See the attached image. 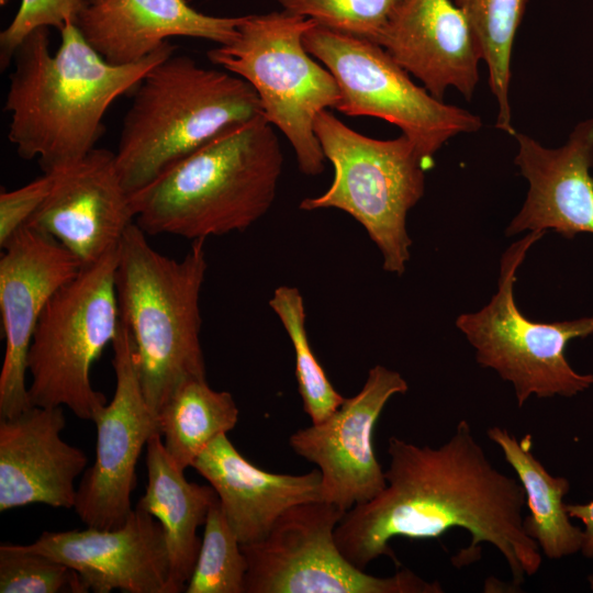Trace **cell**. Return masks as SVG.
I'll list each match as a JSON object with an SVG mask.
<instances>
[{
    "mask_svg": "<svg viewBox=\"0 0 593 593\" xmlns=\"http://www.w3.org/2000/svg\"><path fill=\"white\" fill-rule=\"evenodd\" d=\"M398 1L278 0L287 12L311 19L321 26L376 43Z\"/></svg>",
    "mask_w": 593,
    "mask_h": 593,
    "instance_id": "obj_29",
    "label": "cell"
},
{
    "mask_svg": "<svg viewBox=\"0 0 593 593\" xmlns=\"http://www.w3.org/2000/svg\"><path fill=\"white\" fill-rule=\"evenodd\" d=\"M88 0H21L11 22L0 33V66L5 69L24 38L41 27L60 31L75 23Z\"/></svg>",
    "mask_w": 593,
    "mask_h": 593,
    "instance_id": "obj_30",
    "label": "cell"
},
{
    "mask_svg": "<svg viewBox=\"0 0 593 593\" xmlns=\"http://www.w3.org/2000/svg\"><path fill=\"white\" fill-rule=\"evenodd\" d=\"M247 572L242 544L228 525L219 497L212 503L187 593H244Z\"/></svg>",
    "mask_w": 593,
    "mask_h": 593,
    "instance_id": "obj_27",
    "label": "cell"
},
{
    "mask_svg": "<svg viewBox=\"0 0 593 593\" xmlns=\"http://www.w3.org/2000/svg\"><path fill=\"white\" fill-rule=\"evenodd\" d=\"M53 174L0 193V246L24 227L46 200L53 186Z\"/></svg>",
    "mask_w": 593,
    "mask_h": 593,
    "instance_id": "obj_31",
    "label": "cell"
},
{
    "mask_svg": "<svg viewBox=\"0 0 593 593\" xmlns=\"http://www.w3.org/2000/svg\"><path fill=\"white\" fill-rule=\"evenodd\" d=\"M133 92L115 152L130 193L225 130L264 115L247 81L175 53L155 65Z\"/></svg>",
    "mask_w": 593,
    "mask_h": 593,
    "instance_id": "obj_5",
    "label": "cell"
},
{
    "mask_svg": "<svg viewBox=\"0 0 593 593\" xmlns=\"http://www.w3.org/2000/svg\"><path fill=\"white\" fill-rule=\"evenodd\" d=\"M118 248L81 268L43 310L27 355L32 405L67 406L79 418L92 421L108 403L93 389L90 370L120 325L114 283Z\"/></svg>",
    "mask_w": 593,
    "mask_h": 593,
    "instance_id": "obj_8",
    "label": "cell"
},
{
    "mask_svg": "<svg viewBox=\"0 0 593 593\" xmlns=\"http://www.w3.org/2000/svg\"><path fill=\"white\" fill-rule=\"evenodd\" d=\"M409 390L395 370L377 365L361 390L326 419L295 430L292 450L317 466L322 501L347 512L378 495L385 486L384 471L373 447V430L389 400Z\"/></svg>",
    "mask_w": 593,
    "mask_h": 593,
    "instance_id": "obj_13",
    "label": "cell"
},
{
    "mask_svg": "<svg viewBox=\"0 0 593 593\" xmlns=\"http://www.w3.org/2000/svg\"><path fill=\"white\" fill-rule=\"evenodd\" d=\"M1 248L0 313L5 349L0 418H9L33 406L26 385L33 333L49 299L81 266L55 238L31 226L22 227Z\"/></svg>",
    "mask_w": 593,
    "mask_h": 593,
    "instance_id": "obj_14",
    "label": "cell"
},
{
    "mask_svg": "<svg viewBox=\"0 0 593 593\" xmlns=\"http://www.w3.org/2000/svg\"><path fill=\"white\" fill-rule=\"evenodd\" d=\"M588 583H589L590 590L593 591V573H590L588 575Z\"/></svg>",
    "mask_w": 593,
    "mask_h": 593,
    "instance_id": "obj_33",
    "label": "cell"
},
{
    "mask_svg": "<svg viewBox=\"0 0 593 593\" xmlns=\"http://www.w3.org/2000/svg\"><path fill=\"white\" fill-rule=\"evenodd\" d=\"M1 593L89 592L80 575L68 566L26 549L23 545L0 546Z\"/></svg>",
    "mask_w": 593,
    "mask_h": 593,
    "instance_id": "obj_28",
    "label": "cell"
},
{
    "mask_svg": "<svg viewBox=\"0 0 593 593\" xmlns=\"http://www.w3.org/2000/svg\"><path fill=\"white\" fill-rule=\"evenodd\" d=\"M377 43L433 97L449 88L473 96L482 53L455 1L399 0Z\"/></svg>",
    "mask_w": 593,
    "mask_h": 593,
    "instance_id": "obj_17",
    "label": "cell"
},
{
    "mask_svg": "<svg viewBox=\"0 0 593 593\" xmlns=\"http://www.w3.org/2000/svg\"><path fill=\"white\" fill-rule=\"evenodd\" d=\"M59 32L54 54L47 27L33 31L19 45L4 102L9 141L21 158L37 159L43 174L69 166L96 148L114 100L133 91L176 49L168 41L143 60L118 66L108 63L75 23Z\"/></svg>",
    "mask_w": 593,
    "mask_h": 593,
    "instance_id": "obj_2",
    "label": "cell"
},
{
    "mask_svg": "<svg viewBox=\"0 0 593 593\" xmlns=\"http://www.w3.org/2000/svg\"><path fill=\"white\" fill-rule=\"evenodd\" d=\"M269 306L284 327L295 356V379L303 410L312 424L331 416L345 401L317 361L307 338L305 309L298 288L281 286L276 288Z\"/></svg>",
    "mask_w": 593,
    "mask_h": 593,
    "instance_id": "obj_26",
    "label": "cell"
},
{
    "mask_svg": "<svg viewBox=\"0 0 593 593\" xmlns=\"http://www.w3.org/2000/svg\"><path fill=\"white\" fill-rule=\"evenodd\" d=\"M314 132L334 167V179L323 194L303 199L300 209L346 212L363 226L381 251L383 269L401 276L412 245L406 216L424 194L429 165L405 135L371 138L328 110L317 114Z\"/></svg>",
    "mask_w": 593,
    "mask_h": 593,
    "instance_id": "obj_7",
    "label": "cell"
},
{
    "mask_svg": "<svg viewBox=\"0 0 593 593\" xmlns=\"http://www.w3.org/2000/svg\"><path fill=\"white\" fill-rule=\"evenodd\" d=\"M305 49L335 78L336 110L349 116H374L398 126L430 165L450 138L482 126L479 115L433 97L415 85L376 42L313 25Z\"/></svg>",
    "mask_w": 593,
    "mask_h": 593,
    "instance_id": "obj_10",
    "label": "cell"
},
{
    "mask_svg": "<svg viewBox=\"0 0 593 593\" xmlns=\"http://www.w3.org/2000/svg\"><path fill=\"white\" fill-rule=\"evenodd\" d=\"M146 490L136 506L154 516L164 529L170 564L168 593L184 592L201 546L197 530L204 525L217 494L212 485L186 479L159 433L146 444Z\"/></svg>",
    "mask_w": 593,
    "mask_h": 593,
    "instance_id": "obj_22",
    "label": "cell"
},
{
    "mask_svg": "<svg viewBox=\"0 0 593 593\" xmlns=\"http://www.w3.org/2000/svg\"><path fill=\"white\" fill-rule=\"evenodd\" d=\"M345 511L325 501L288 508L268 535L242 545L244 593H441V584L409 569L380 578L354 566L339 550L335 529Z\"/></svg>",
    "mask_w": 593,
    "mask_h": 593,
    "instance_id": "obj_11",
    "label": "cell"
},
{
    "mask_svg": "<svg viewBox=\"0 0 593 593\" xmlns=\"http://www.w3.org/2000/svg\"><path fill=\"white\" fill-rule=\"evenodd\" d=\"M514 137L518 144L515 164L529 189L506 235L547 230L568 238L593 234V118L578 123L557 148H547L526 134Z\"/></svg>",
    "mask_w": 593,
    "mask_h": 593,
    "instance_id": "obj_18",
    "label": "cell"
},
{
    "mask_svg": "<svg viewBox=\"0 0 593 593\" xmlns=\"http://www.w3.org/2000/svg\"><path fill=\"white\" fill-rule=\"evenodd\" d=\"M192 468L215 490L226 521L242 545L264 539L288 508L322 501L318 469L302 474L261 470L238 452L227 434L217 436Z\"/></svg>",
    "mask_w": 593,
    "mask_h": 593,
    "instance_id": "obj_21",
    "label": "cell"
},
{
    "mask_svg": "<svg viewBox=\"0 0 593 593\" xmlns=\"http://www.w3.org/2000/svg\"><path fill=\"white\" fill-rule=\"evenodd\" d=\"M486 435L503 452L525 492L528 514L525 533L548 559H561L581 550L583 532L571 522L564 496L570 491L566 477L551 474L532 451L530 435L517 439L506 428L492 426Z\"/></svg>",
    "mask_w": 593,
    "mask_h": 593,
    "instance_id": "obj_23",
    "label": "cell"
},
{
    "mask_svg": "<svg viewBox=\"0 0 593 593\" xmlns=\"http://www.w3.org/2000/svg\"><path fill=\"white\" fill-rule=\"evenodd\" d=\"M23 546L68 566L94 593H168L170 564L164 529L137 506L119 528L44 532Z\"/></svg>",
    "mask_w": 593,
    "mask_h": 593,
    "instance_id": "obj_16",
    "label": "cell"
},
{
    "mask_svg": "<svg viewBox=\"0 0 593 593\" xmlns=\"http://www.w3.org/2000/svg\"><path fill=\"white\" fill-rule=\"evenodd\" d=\"M545 231H533L503 254L497 291L475 313L461 314L456 326L475 349L483 368L493 369L512 383L518 407L530 396H575L593 384L592 373H580L566 357L574 338L593 335V315L571 321L541 323L525 317L514 301L518 267Z\"/></svg>",
    "mask_w": 593,
    "mask_h": 593,
    "instance_id": "obj_9",
    "label": "cell"
},
{
    "mask_svg": "<svg viewBox=\"0 0 593 593\" xmlns=\"http://www.w3.org/2000/svg\"><path fill=\"white\" fill-rule=\"evenodd\" d=\"M204 242L192 240L184 257L174 259L153 248L134 222L119 244L114 283L120 321L132 335L143 394L155 419L182 383L206 379L200 343Z\"/></svg>",
    "mask_w": 593,
    "mask_h": 593,
    "instance_id": "obj_4",
    "label": "cell"
},
{
    "mask_svg": "<svg viewBox=\"0 0 593 593\" xmlns=\"http://www.w3.org/2000/svg\"><path fill=\"white\" fill-rule=\"evenodd\" d=\"M282 164L264 115L232 126L131 193L135 223L191 240L243 232L271 208Z\"/></svg>",
    "mask_w": 593,
    "mask_h": 593,
    "instance_id": "obj_3",
    "label": "cell"
},
{
    "mask_svg": "<svg viewBox=\"0 0 593 593\" xmlns=\"http://www.w3.org/2000/svg\"><path fill=\"white\" fill-rule=\"evenodd\" d=\"M51 174V192L25 226L55 238L81 268L116 249L135 222V214L115 153L93 148L76 163Z\"/></svg>",
    "mask_w": 593,
    "mask_h": 593,
    "instance_id": "obj_15",
    "label": "cell"
},
{
    "mask_svg": "<svg viewBox=\"0 0 593 593\" xmlns=\"http://www.w3.org/2000/svg\"><path fill=\"white\" fill-rule=\"evenodd\" d=\"M10 2V0H0L1 5H7Z\"/></svg>",
    "mask_w": 593,
    "mask_h": 593,
    "instance_id": "obj_34",
    "label": "cell"
},
{
    "mask_svg": "<svg viewBox=\"0 0 593 593\" xmlns=\"http://www.w3.org/2000/svg\"><path fill=\"white\" fill-rule=\"evenodd\" d=\"M63 406H31L0 418V512L29 504L74 508L86 454L61 439Z\"/></svg>",
    "mask_w": 593,
    "mask_h": 593,
    "instance_id": "obj_19",
    "label": "cell"
},
{
    "mask_svg": "<svg viewBox=\"0 0 593 593\" xmlns=\"http://www.w3.org/2000/svg\"><path fill=\"white\" fill-rule=\"evenodd\" d=\"M571 518L583 524V539L580 552L586 558H593V500L586 503H567Z\"/></svg>",
    "mask_w": 593,
    "mask_h": 593,
    "instance_id": "obj_32",
    "label": "cell"
},
{
    "mask_svg": "<svg viewBox=\"0 0 593 593\" xmlns=\"http://www.w3.org/2000/svg\"><path fill=\"white\" fill-rule=\"evenodd\" d=\"M315 24L284 10L244 15L236 37L208 52L212 64L253 87L265 119L288 138L307 176L321 175L326 161L314 121L339 100L335 78L303 44Z\"/></svg>",
    "mask_w": 593,
    "mask_h": 593,
    "instance_id": "obj_6",
    "label": "cell"
},
{
    "mask_svg": "<svg viewBox=\"0 0 593 593\" xmlns=\"http://www.w3.org/2000/svg\"><path fill=\"white\" fill-rule=\"evenodd\" d=\"M466 15L480 46L489 86L497 103L496 127L515 135L510 104L513 43L527 0H454Z\"/></svg>",
    "mask_w": 593,
    "mask_h": 593,
    "instance_id": "obj_25",
    "label": "cell"
},
{
    "mask_svg": "<svg viewBox=\"0 0 593 593\" xmlns=\"http://www.w3.org/2000/svg\"><path fill=\"white\" fill-rule=\"evenodd\" d=\"M115 390L96 413L97 450L77 488L74 511L87 527H121L132 512L136 466L148 439L158 433L146 404L128 328L120 321L112 342Z\"/></svg>",
    "mask_w": 593,
    "mask_h": 593,
    "instance_id": "obj_12",
    "label": "cell"
},
{
    "mask_svg": "<svg viewBox=\"0 0 593 593\" xmlns=\"http://www.w3.org/2000/svg\"><path fill=\"white\" fill-rule=\"evenodd\" d=\"M243 16L200 12L186 0H88L75 24L110 64L138 63L170 37L231 43Z\"/></svg>",
    "mask_w": 593,
    "mask_h": 593,
    "instance_id": "obj_20",
    "label": "cell"
},
{
    "mask_svg": "<svg viewBox=\"0 0 593 593\" xmlns=\"http://www.w3.org/2000/svg\"><path fill=\"white\" fill-rule=\"evenodd\" d=\"M238 409L227 391L213 390L206 379L182 383L159 411L156 422L164 446L182 470L220 435L232 430Z\"/></svg>",
    "mask_w": 593,
    "mask_h": 593,
    "instance_id": "obj_24",
    "label": "cell"
},
{
    "mask_svg": "<svg viewBox=\"0 0 593 593\" xmlns=\"http://www.w3.org/2000/svg\"><path fill=\"white\" fill-rule=\"evenodd\" d=\"M388 454L384 489L347 511L335 529L340 552L354 566L365 570L381 556L400 566L393 538L432 539L462 528L471 541L451 559L455 566L480 559L478 546L486 542L505 559L514 585L539 570L541 551L523 526L524 489L491 463L467 419L438 447L392 436Z\"/></svg>",
    "mask_w": 593,
    "mask_h": 593,
    "instance_id": "obj_1",
    "label": "cell"
}]
</instances>
